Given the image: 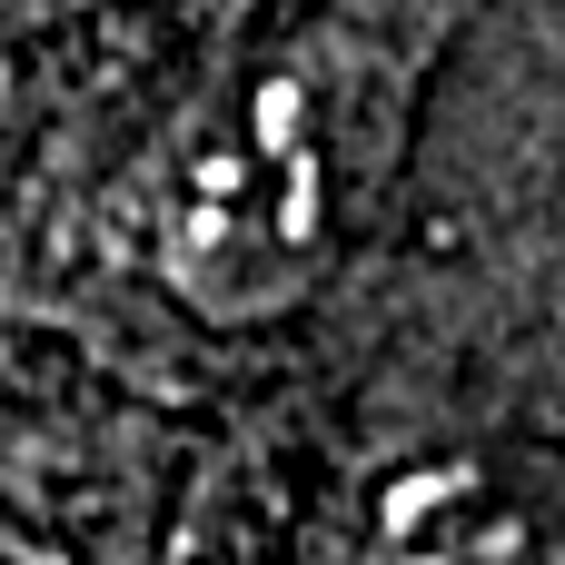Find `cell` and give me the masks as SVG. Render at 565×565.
Here are the masks:
<instances>
[{
  "label": "cell",
  "instance_id": "obj_2",
  "mask_svg": "<svg viewBox=\"0 0 565 565\" xmlns=\"http://www.w3.org/2000/svg\"><path fill=\"white\" fill-rule=\"evenodd\" d=\"M278 565H565V457L536 417L387 367L328 417Z\"/></svg>",
  "mask_w": 565,
  "mask_h": 565
},
{
  "label": "cell",
  "instance_id": "obj_3",
  "mask_svg": "<svg viewBox=\"0 0 565 565\" xmlns=\"http://www.w3.org/2000/svg\"><path fill=\"white\" fill-rule=\"evenodd\" d=\"M0 565H79V546L30 507V487L0 467Z\"/></svg>",
  "mask_w": 565,
  "mask_h": 565
},
{
  "label": "cell",
  "instance_id": "obj_1",
  "mask_svg": "<svg viewBox=\"0 0 565 565\" xmlns=\"http://www.w3.org/2000/svg\"><path fill=\"white\" fill-rule=\"evenodd\" d=\"M467 0H298L209 50L60 199V278L149 348L298 328L377 238L417 89Z\"/></svg>",
  "mask_w": 565,
  "mask_h": 565
}]
</instances>
